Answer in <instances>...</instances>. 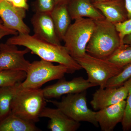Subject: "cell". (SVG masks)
Segmentation results:
<instances>
[{
  "label": "cell",
  "instance_id": "cell-9",
  "mask_svg": "<svg viewBox=\"0 0 131 131\" xmlns=\"http://www.w3.org/2000/svg\"><path fill=\"white\" fill-rule=\"evenodd\" d=\"M95 86L87 80L80 77L68 81L64 78L59 80L55 84L49 85L43 89L45 98H58L64 95L77 93Z\"/></svg>",
  "mask_w": 131,
  "mask_h": 131
},
{
  "label": "cell",
  "instance_id": "cell-24",
  "mask_svg": "<svg viewBox=\"0 0 131 131\" xmlns=\"http://www.w3.org/2000/svg\"><path fill=\"white\" fill-rule=\"evenodd\" d=\"M56 6L55 0H37L35 4V11L51 13Z\"/></svg>",
  "mask_w": 131,
  "mask_h": 131
},
{
  "label": "cell",
  "instance_id": "cell-30",
  "mask_svg": "<svg viewBox=\"0 0 131 131\" xmlns=\"http://www.w3.org/2000/svg\"><path fill=\"white\" fill-rule=\"evenodd\" d=\"M71 0H55L56 5H68Z\"/></svg>",
  "mask_w": 131,
  "mask_h": 131
},
{
  "label": "cell",
  "instance_id": "cell-5",
  "mask_svg": "<svg viewBox=\"0 0 131 131\" xmlns=\"http://www.w3.org/2000/svg\"><path fill=\"white\" fill-rule=\"evenodd\" d=\"M75 59L86 71L87 80L95 86L102 88H105L108 80L118 74L124 69L107 59L95 57L87 53Z\"/></svg>",
  "mask_w": 131,
  "mask_h": 131
},
{
  "label": "cell",
  "instance_id": "cell-21",
  "mask_svg": "<svg viewBox=\"0 0 131 131\" xmlns=\"http://www.w3.org/2000/svg\"><path fill=\"white\" fill-rule=\"evenodd\" d=\"M107 59L117 66L124 68L131 63V46L121 45Z\"/></svg>",
  "mask_w": 131,
  "mask_h": 131
},
{
  "label": "cell",
  "instance_id": "cell-28",
  "mask_svg": "<svg viewBox=\"0 0 131 131\" xmlns=\"http://www.w3.org/2000/svg\"><path fill=\"white\" fill-rule=\"evenodd\" d=\"M128 14V19L131 18V0H124Z\"/></svg>",
  "mask_w": 131,
  "mask_h": 131
},
{
  "label": "cell",
  "instance_id": "cell-19",
  "mask_svg": "<svg viewBox=\"0 0 131 131\" xmlns=\"http://www.w3.org/2000/svg\"><path fill=\"white\" fill-rule=\"evenodd\" d=\"M19 83L13 86L0 87L1 120L11 112L12 101Z\"/></svg>",
  "mask_w": 131,
  "mask_h": 131
},
{
  "label": "cell",
  "instance_id": "cell-3",
  "mask_svg": "<svg viewBox=\"0 0 131 131\" xmlns=\"http://www.w3.org/2000/svg\"><path fill=\"white\" fill-rule=\"evenodd\" d=\"M21 83L12 101L11 112L26 120L34 123L38 122L47 101L43 89L24 88Z\"/></svg>",
  "mask_w": 131,
  "mask_h": 131
},
{
  "label": "cell",
  "instance_id": "cell-23",
  "mask_svg": "<svg viewBox=\"0 0 131 131\" xmlns=\"http://www.w3.org/2000/svg\"><path fill=\"white\" fill-rule=\"evenodd\" d=\"M131 77V63L124 67L118 74L108 80L105 88L120 86Z\"/></svg>",
  "mask_w": 131,
  "mask_h": 131
},
{
  "label": "cell",
  "instance_id": "cell-20",
  "mask_svg": "<svg viewBox=\"0 0 131 131\" xmlns=\"http://www.w3.org/2000/svg\"><path fill=\"white\" fill-rule=\"evenodd\" d=\"M26 75V72L23 71L0 70V87L13 86L22 82Z\"/></svg>",
  "mask_w": 131,
  "mask_h": 131
},
{
  "label": "cell",
  "instance_id": "cell-4",
  "mask_svg": "<svg viewBox=\"0 0 131 131\" xmlns=\"http://www.w3.org/2000/svg\"><path fill=\"white\" fill-rule=\"evenodd\" d=\"M95 25L92 19L83 18L75 20L71 24L63 41L64 47L74 59L83 56Z\"/></svg>",
  "mask_w": 131,
  "mask_h": 131
},
{
  "label": "cell",
  "instance_id": "cell-16",
  "mask_svg": "<svg viewBox=\"0 0 131 131\" xmlns=\"http://www.w3.org/2000/svg\"><path fill=\"white\" fill-rule=\"evenodd\" d=\"M71 20L86 18L94 20L105 18L101 12L89 0H71L67 5Z\"/></svg>",
  "mask_w": 131,
  "mask_h": 131
},
{
  "label": "cell",
  "instance_id": "cell-8",
  "mask_svg": "<svg viewBox=\"0 0 131 131\" xmlns=\"http://www.w3.org/2000/svg\"><path fill=\"white\" fill-rule=\"evenodd\" d=\"M16 46L7 43L0 44V70L27 71L31 63L25 56L30 51L27 48L19 50Z\"/></svg>",
  "mask_w": 131,
  "mask_h": 131
},
{
  "label": "cell",
  "instance_id": "cell-10",
  "mask_svg": "<svg viewBox=\"0 0 131 131\" xmlns=\"http://www.w3.org/2000/svg\"><path fill=\"white\" fill-rule=\"evenodd\" d=\"M26 9L14 7L5 0H0V17L4 25L18 33L29 34L30 28L24 22Z\"/></svg>",
  "mask_w": 131,
  "mask_h": 131
},
{
  "label": "cell",
  "instance_id": "cell-13",
  "mask_svg": "<svg viewBox=\"0 0 131 131\" xmlns=\"http://www.w3.org/2000/svg\"><path fill=\"white\" fill-rule=\"evenodd\" d=\"M125 100L98 110L95 118L102 131L113 130L115 127L122 122L125 110Z\"/></svg>",
  "mask_w": 131,
  "mask_h": 131
},
{
  "label": "cell",
  "instance_id": "cell-22",
  "mask_svg": "<svg viewBox=\"0 0 131 131\" xmlns=\"http://www.w3.org/2000/svg\"><path fill=\"white\" fill-rule=\"evenodd\" d=\"M128 90V95L126 100V107L125 114L122 119V129L124 131L131 130V77L123 84Z\"/></svg>",
  "mask_w": 131,
  "mask_h": 131
},
{
  "label": "cell",
  "instance_id": "cell-32",
  "mask_svg": "<svg viewBox=\"0 0 131 131\" xmlns=\"http://www.w3.org/2000/svg\"><path fill=\"white\" fill-rule=\"evenodd\" d=\"M1 120V113H0V121Z\"/></svg>",
  "mask_w": 131,
  "mask_h": 131
},
{
  "label": "cell",
  "instance_id": "cell-31",
  "mask_svg": "<svg viewBox=\"0 0 131 131\" xmlns=\"http://www.w3.org/2000/svg\"><path fill=\"white\" fill-rule=\"evenodd\" d=\"M92 3H95L101 2L104 1H107V0H89Z\"/></svg>",
  "mask_w": 131,
  "mask_h": 131
},
{
  "label": "cell",
  "instance_id": "cell-6",
  "mask_svg": "<svg viewBox=\"0 0 131 131\" xmlns=\"http://www.w3.org/2000/svg\"><path fill=\"white\" fill-rule=\"evenodd\" d=\"M26 73L25 79L21 83V86L24 88L39 89L47 82L63 78L70 72L64 66L55 65L41 59L31 63Z\"/></svg>",
  "mask_w": 131,
  "mask_h": 131
},
{
  "label": "cell",
  "instance_id": "cell-7",
  "mask_svg": "<svg viewBox=\"0 0 131 131\" xmlns=\"http://www.w3.org/2000/svg\"><path fill=\"white\" fill-rule=\"evenodd\" d=\"M46 101L77 122H89L96 127L99 126L95 118L96 112L89 108L87 105L86 91L67 94L63 96L60 101Z\"/></svg>",
  "mask_w": 131,
  "mask_h": 131
},
{
  "label": "cell",
  "instance_id": "cell-27",
  "mask_svg": "<svg viewBox=\"0 0 131 131\" xmlns=\"http://www.w3.org/2000/svg\"><path fill=\"white\" fill-rule=\"evenodd\" d=\"M10 3L13 6L19 8H23L28 10L29 6L27 3V0H5Z\"/></svg>",
  "mask_w": 131,
  "mask_h": 131
},
{
  "label": "cell",
  "instance_id": "cell-17",
  "mask_svg": "<svg viewBox=\"0 0 131 131\" xmlns=\"http://www.w3.org/2000/svg\"><path fill=\"white\" fill-rule=\"evenodd\" d=\"M51 15L59 38L63 40L66 34L71 25V19L67 5H57Z\"/></svg>",
  "mask_w": 131,
  "mask_h": 131
},
{
  "label": "cell",
  "instance_id": "cell-12",
  "mask_svg": "<svg viewBox=\"0 0 131 131\" xmlns=\"http://www.w3.org/2000/svg\"><path fill=\"white\" fill-rule=\"evenodd\" d=\"M34 36L51 43L61 45L51 13L36 12L31 20Z\"/></svg>",
  "mask_w": 131,
  "mask_h": 131
},
{
  "label": "cell",
  "instance_id": "cell-26",
  "mask_svg": "<svg viewBox=\"0 0 131 131\" xmlns=\"http://www.w3.org/2000/svg\"><path fill=\"white\" fill-rule=\"evenodd\" d=\"M18 33L16 31L11 30L4 25L2 19H0V40L3 38L8 35H16Z\"/></svg>",
  "mask_w": 131,
  "mask_h": 131
},
{
  "label": "cell",
  "instance_id": "cell-1",
  "mask_svg": "<svg viewBox=\"0 0 131 131\" xmlns=\"http://www.w3.org/2000/svg\"><path fill=\"white\" fill-rule=\"evenodd\" d=\"M6 43L28 48L42 60L66 66L72 74L82 68L71 56L64 46L51 43L29 34L18 33L7 39Z\"/></svg>",
  "mask_w": 131,
  "mask_h": 131
},
{
  "label": "cell",
  "instance_id": "cell-25",
  "mask_svg": "<svg viewBox=\"0 0 131 131\" xmlns=\"http://www.w3.org/2000/svg\"><path fill=\"white\" fill-rule=\"evenodd\" d=\"M115 25L118 32L121 44L124 45L123 41L124 38L131 33V18Z\"/></svg>",
  "mask_w": 131,
  "mask_h": 131
},
{
  "label": "cell",
  "instance_id": "cell-14",
  "mask_svg": "<svg viewBox=\"0 0 131 131\" xmlns=\"http://www.w3.org/2000/svg\"><path fill=\"white\" fill-rule=\"evenodd\" d=\"M40 117L50 119L48 128L51 131H76L81 125L80 122L72 119L57 108L45 107Z\"/></svg>",
  "mask_w": 131,
  "mask_h": 131
},
{
  "label": "cell",
  "instance_id": "cell-11",
  "mask_svg": "<svg viewBox=\"0 0 131 131\" xmlns=\"http://www.w3.org/2000/svg\"><path fill=\"white\" fill-rule=\"evenodd\" d=\"M128 90L124 85L118 87L100 88L93 94L90 104L95 110H99L125 100Z\"/></svg>",
  "mask_w": 131,
  "mask_h": 131
},
{
  "label": "cell",
  "instance_id": "cell-29",
  "mask_svg": "<svg viewBox=\"0 0 131 131\" xmlns=\"http://www.w3.org/2000/svg\"><path fill=\"white\" fill-rule=\"evenodd\" d=\"M123 42L124 44L131 46V33L124 38Z\"/></svg>",
  "mask_w": 131,
  "mask_h": 131
},
{
  "label": "cell",
  "instance_id": "cell-18",
  "mask_svg": "<svg viewBox=\"0 0 131 131\" xmlns=\"http://www.w3.org/2000/svg\"><path fill=\"white\" fill-rule=\"evenodd\" d=\"M40 130L35 123L24 119L12 112L0 121V131Z\"/></svg>",
  "mask_w": 131,
  "mask_h": 131
},
{
  "label": "cell",
  "instance_id": "cell-15",
  "mask_svg": "<svg viewBox=\"0 0 131 131\" xmlns=\"http://www.w3.org/2000/svg\"><path fill=\"white\" fill-rule=\"evenodd\" d=\"M93 4L106 19L114 25L128 19L124 0H107Z\"/></svg>",
  "mask_w": 131,
  "mask_h": 131
},
{
  "label": "cell",
  "instance_id": "cell-2",
  "mask_svg": "<svg viewBox=\"0 0 131 131\" xmlns=\"http://www.w3.org/2000/svg\"><path fill=\"white\" fill-rule=\"evenodd\" d=\"M95 21L86 53L95 57L107 59L122 45L118 32L115 25L105 18Z\"/></svg>",
  "mask_w": 131,
  "mask_h": 131
}]
</instances>
